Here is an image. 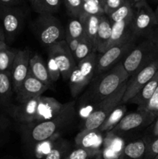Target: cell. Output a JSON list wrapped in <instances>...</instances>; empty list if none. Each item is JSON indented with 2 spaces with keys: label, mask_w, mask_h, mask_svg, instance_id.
<instances>
[{
  "label": "cell",
  "mask_w": 158,
  "mask_h": 159,
  "mask_svg": "<svg viewBox=\"0 0 158 159\" xmlns=\"http://www.w3.org/2000/svg\"><path fill=\"white\" fill-rule=\"evenodd\" d=\"M74 102L64 103L60 112L51 119L21 124L22 139L26 144L34 147L40 141L54 136H60V134L74 123Z\"/></svg>",
  "instance_id": "1"
},
{
  "label": "cell",
  "mask_w": 158,
  "mask_h": 159,
  "mask_svg": "<svg viewBox=\"0 0 158 159\" xmlns=\"http://www.w3.org/2000/svg\"><path fill=\"white\" fill-rule=\"evenodd\" d=\"M95 76L91 88L87 93V99L91 102V110L96 103L115 93L129 78L122 61Z\"/></svg>",
  "instance_id": "2"
},
{
  "label": "cell",
  "mask_w": 158,
  "mask_h": 159,
  "mask_svg": "<svg viewBox=\"0 0 158 159\" xmlns=\"http://www.w3.org/2000/svg\"><path fill=\"white\" fill-rule=\"evenodd\" d=\"M126 82L122 84L115 93L101 100L93 107L91 113L85 117L81 130H97L117 106L122 103L126 89Z\"/></svg>",
  "instance_id": "3"
},
{
  "label": "cell",
  "mask_w": 158,
  "mask_h": 159,
  "mask_svg": "<svg viewBox=\"0 0 158 159\" xmlns=\"http://www.w3.org/2000/svg\"><path fill=\"white\" fill-rule=\"evenodd\" d=\"M158 57L156 45L150 38L136 45L122 61L129 76H132Z\"/></svg>",
  "instance_id": "4"
},
{
  "label": "cell",
  "mask_w": 158,
  "mask_h": 159,
  "mask_svg": "<svg viewBox=\"0 0 158 159\" xmlns=\"http://www.w3.org/2000/svg\"><path fill=\"white\" fill-rule=\"evenodd\" d=\"M34 30L40 43L46 46L65 40L64 27L53 14H39L34 21Z\"/></svg>",
  "instance_id": "5"
},
{
  "label": "cell",
  "mask_w": 158,
  "mask_h": 159,
  "mask_svg": "<svg viewBox=\"0 0 158 159\" xmlns=\"http://www.w3.org/2000/svg\"><path fill=\"white\" fill-rule=\"evenodd\" d=\"M98 52L94 51L79 62L69 77V85L73 97L78 96L94 76Z\"/></svg>",
  "instance_id": "6"
},
{
  "label": "cell",
  "mask_w": 158,
  "mask_h": 159,
  "mask_svg": "<svg viewBox=\"0 0 158 159\" xmlns=\"http://www.w3.org/2000/svg\"><path fill=\"white\" fill-rule=\"evenodd\" d=\"M154 26H156L154 11L147 0H139L135 3V11L132 23V30L135 38L150 37Z\"/></svg>",
  "instance_id": "7"
},
{
  "label": "cell",
  "mask_w": 158,
  "mask_h": 159,
  "mask_svg": "<svg viewBox=\"0 0 158 159\" xmlns=\"http://www.w3.org/2000/svg\"><path fill=\"white\" fill-rule=\"evenodd\" d=\"M0 20L5 41L12 43L24 26V12L18 6H0Z\"/></svg>",
  "instance_id": "8"
},
{
  "label": "cell",
  "mask_w": 158,
  "mask_h": 159,
  "mask_svg": "<svg viewBox=\"0 0 158 159\" xmlns=\"http://www.w3.org/2000/svg\"><path fill=\"white\" fill-rule=\"evenodd\" d=\"M136 46L135 41L114 45L102 53H98L94 75L101 74L122 62Z\"/></svg>",
  "instance_id": "9"
},
{
  "label": "cell",
  "mask_w": 158,
  "mask_h": 159,
  "mask_svg": "<svg viewBox=\"0 0 158 159\" xmlns=\"http://www.w3.org/2000/svg\"><path fill=\"white\" fill-rule=\"evenodd\" d=\"M158 71V57L149 63L147 66L133 75L126 82V89L122 98V103H127L134 97L141 89L154 76Z\"/></svg>",
  "instance_id": "10"
},
{
  "label": "cell",
  "mask_w": 158,
  "mask_h": 159,
  "mask_svg": "<svg viewBox=\"0 0 158 159\" xmlns=\"http://www.w3.org/2000/svg\"><path fill=\"white\" fill-rule=\"evenodd\" d=\"M48 55L53 57L60 71L63 79L68 80L73 70L77 66L72 53L70 51L67 41L60 40L48 47Z\"/></svg>",
  "instance_id": "11"
},
{
  "label": "cell",
  "mask_w": 158,
  "mask_h": 159,
  "mask_svg": "<svg viewBox=\"0 0 158 159\" xmlns=\"http://www.w3.org/2000/svg\"><path fill=\"white\" fill-rule=\"evenodd\" d=\"M155 119L156 116L151 112L138 108L136 111L124 115L122 120L111 132L113 134H122L142 128L150 125Z\"/></svg>",
  "instance_id": "12"
},
{
  "label": "cell",
  "mask_w": 158,
  "mask_h": 159,
  "mask_svg": "<svg viewBox=\"0 0 158 159\" xmlns=\"http://www.w3.org/2000/svg\"><path fill=\"white\" fill-rule=\"evenodd\" d=\"M30 58V52L29 50L17 51L10 71L14 93L18 89L29 73Z\"/></svg>",
  "instance_id": "13"
},
{
  "label": "cell",
  "mask_w": 158,
  "mask_h": 159,
  "mask_svg": "<svg viewBox=\"0 0 158 159\" xmlns=\"http://www.w3.org/2000/svg\"><path fill=\"white\" fill-rule=\"evenodd\" d=\"M49 89L45 84L34 77L30 72L15 92L16 99L19 102H24L33 98L42 96L45 91Z\"/></svg>",
  "instance_id": "14"
},
{
  "label": "cell",
  "mask_w": 158,
  "mask_h": 159,
  "mask_svg": "<svg viewBox=\"0 0 158 159\" xmlns=\"http://www.w3.org/2000/svg\"><path fill=\"white\" fill-rule=\"evenodd\" d=\"M133 19V16L112 24V34L108 48L114 45L136 40L132 30Z\"/></svg>",
  "instance_id": "15"
},
{
  "label": "cell",
  "mask_w": 158,
  "mask_h": 159,
  "mask_svg": "<svg viewBox=\"0 0 158 159\" xmlns=\"http://www.w3.org/2000/svg\"><path fill=\"white\" fill-rule=\"evenodd\" d=\"M102 134L98 130H81L75 138L76 145L87 149L95 155L102 144Z\"/></svg>",
  "instance_id": "16"
},
{
  "label": "cell",
  "mask_w": 158,
  "mask_h": 159,
  "mask_svg": "<svg viewBox=\"0 0 158 159\" xmlns=\"http://www.w3.org/2000/svg\"><path fill=\"white\" fill-rule=\"evenodd\" d=\"M112 24L108 16L105 14L101 15L96 37L98 53H102L108 49L112 34Z\"/></svg>",
  "instance_id": "17"
},
{
  "label": "cell",
  "mask_w": 158,
  "mask_h": 159,
  "mask_svg": "<svg viewBox=\"0 0 158 159\" xmlns=\"http://www.w3.org/2000/svg\"><path fill=\"white\" fill-rule=\"evenodd\" d=\"M29 72L46 86H50L52 81L50 77L47 66L39 54H35L31 57L29 60Z\"/></svg>",
  "instance_id": "18"
},
{
  "label": "cell",
  "mask_w": 158,
  "mask_h": 159,
  "mask_svg": "<svg viewBox=\"0 0 158 159\" xmlns=\"http://www.w3.org/2000/svg\"><path fill=\"white\" fill-rule=\"evenodd\" d=\"M147 147V141L145 138L131 141L124 146L119 159H144Z\"/></svg>",
  "instance_id": "19"
},
{
  "label": "cell",
  "mask_w": 158,
  "mask_h": 159,
  "mask_svg": "<svg viewBox=\"0 0 158 159\" xmlns=\"http://www.w3.org/2000/svg\"><path fill=\"white\" fill-rule=\"evenodd\" d=\"M158 86V71L153 78L143 87L140 91L132 98L128 102L136 104L138 108H143L153 96L155 90Z\"/></svg>",
  "instance_id": "20"
},
{
  "label": "cell",
  "mask_w": 158,
  "mask_h": 159,
  "mask_svg": "<svg viewBox=\"0 0 158 159\" xmlns=\"http://www.w3.org/2000/svg\"><path fill=\"white\" fill-rule=\"evenodd\" d=\"M13 93L10 71H0V107H10Z\"/></svg>",
  "instance_id": "21"
},
{
  "label": "cell",
  "mask_w": 158,
  "mask_h": 159,
  "mask_svg": "<svg viewBox=\"0 0 158 159\" xmlns=\"http://www.w3.org/2000/svg\"><path fill=\"white\" fill-rule=\"evenodd\" d=\"M83 16L85 20V37L92 44L94 51H97L96 37H97L101 16L87 15V14H83Z\"/></svg>",
  "instance_id": "22"
},
{
  "label": "cell",
  "mask_w": 158,
  "mask_h": 159,
  "mask_svg": "<svg viewBox=\"0 0 158 159\" xmlns=\"http://www.w3.org/2000/svg\"><path fill=\"white\" fill-rule=\"evenodd\" d=\"M125 104L126 103H121L119 106H117L112 110V112L110 113L109 116L105 119L103 124L97 130L100 131L101 133L111 131L119 124V121L122 120L124 115L125 114V112H126V106H125Z\"/></svg>",
  "instance_id": "23"
},
{
  "label": "cell",
  "mask_w": 158,
  "mask_h": 159,
  "mask_svg": "<svg viewBox=\"0 0 158 159\" xmlns=\"http://www.w3.org/2000/svg\"><path fill=\"white\" fill-rule=\"evenodd\" d=\"M66 38L82 39L85 37V20L82 14L79 16H71L65 29Z\"/></svg>",
  "instance_id": "24"
},
{
  "label": "cell",
  "mask_w": 158,
  "mask_h": 159,
  "mask_svg": "<svg viewBox=\"0 0 158 159\" xmlns=\"http://www.w3.org/2000/svg\"><path fill=\"white\" fill-rule=\"evenodd\" d=\"M71 150V143L59 137L50 152L43 159H66Z\"/></svg>",
  "instance_id": "25"
},
{
  "label": "cell",
  "mask_w": 158,
  "mask_h": 159,
  "mask_svg": "<svg viewBox=\"0 0 158 159\" xmlns=\"http://www.w3.org/2000/svg\"><path fill=\"white\" fill-rule=\"evenodd\" d=\"M17 51L8 47L6 41L0 43V71H10Z\"/></svg>",
  "instance_id": "26"
},
{
  "label": "cell",
  "mask_w": 158,
  "mask_h": 159,
  "mask_svg": "<svg viewBox=\"0 0 158 159\" xmlns=\"http://www.w3.org/2000/svg\"><path fill=\"white\" fill-rule=\"evenodd\" d=\"M135 4H133L129 0L124 3L122 6L115 10L114 12L108 14V17L112 23L122 21L126 19L131 18L134 15Z\"/></svg>",
  "instance_id": "27"
},
{
  "label": "cell",
  "mask_w": 158,
  "mask_h": 159,
  "mask_svg": "<svg viewBox=\"0 0 158 159\" xmlns=\"http://www.w3.org/2000/svg\"><path fill=\"white\" fill-rule=\"evenodd\" d=\"M61 0H35L32 6L38 14H53L57 12Z\"/></svg>",
  "instance_id": "28"
},
{
  "label": "cell",
  "mask_w": 158,
  "mask_h": 159,
  "mask_svg": "<svg viewBox=\"0 0 158 159\" xmlns=\"http://www.w3.org/2000/svg\"><path fill=\"white\" fill-rule=\"evenodd\" d=\"M94 51H94L92 44L90 43L89 40L85 37H83L81 39V40L77 49L73 53V56H74V58L75 60L77 65L79 62L81 61L82 60H84L87 57H88Z\"/></svg>",
  "instance_id": "29"
},
{
  "label": "cell",
  "mask_w": 158,
  "mask_h": 159,
  "mask_svg": "<svg viewBox=\"0 0 158 159\" xmlns=\"http://www.w3.org/2000/svg\"><path fill=\"white\" fill-rule=\"evenodd\" d=\"M60 136H54L49 138V139L37 143L33 147L34 154H35V156L37 157V158L43 159L50 152L51 149L53 148L54 144H55L56 140Z\"/></svg>",
  "instance_id": "30"
},
{
  "label": "cell",
  "mask_w": 158,
  "mask_h": 159,
  "mask_svg": "<svg viewBox=\"0 0 158 159\" xmlns=\"http://www.w3.org/2000/svg\"><path fill=\"white\" fill-rule=\"evenodd\" d=\"M65 6L71 16H79L83 14L82 0H64Z\"/></svg>",
  "instance_id": "31"
},
{
  "label": "cell",
  "mask_w": 158,
  "mask_h": 159,
  "mask_svg": "<svg viewBox=\"0 0 158 159\" xmlns=\"http://www.w3.org/2000/svg\"><path fill=\"white\" fill-rule=\"evenodd\" d=\"M94 155L87 149L81 147H77L71 150L66 159H91Z\"/></svg>",
  "instance_id": "32"
},
{
  "label": "cell",
  "mask_w": 158,
  "mask_h": 159,
  "mask_svg": "<svg viewBox=\"0 0 158 159\" xmlns=\"http://www.w3.org/2000/svg\"><path fill=\"white\" fill-rule=\"evenodd\" d=\"M46 66H47L50 77L52 82H57L59 79V78L61 76V75H60V70H59V68L57 67V64L55 63V61H54V60L53 59V57L49 55H48Z\"/></svg>",
  "instance_id": "33"
},
{
  "label": "cell",
  "mask_w": 158,
  "mask_h": 159,
  "mask_svg": "<svg viewBox=\"0 0 158 159\" xmlns=\"http://www.w3.org/2000/svg\"><path fill=\"white\" fill-rule=\"evenodd\" d=\"M158 155V137L147 141V152L144 159H153Z\"/></svg>",
  "instance_id": "34"
},
{
  "label": "cell",
  "mask_w": 158,
  "mask_h": 159,
  "mask_svg": "<svg viewBox=\"0 0 158 159\" xmlns=\"http://www.w3.org/2000/svg\"><path fill=\"white\" fill-rule=\"evenodd\" d=\"M140 109H144V110L151 112L156 116V117L158 116V86L148 102L143 108Z\"/></svg>",
  "instance_id": "35"
},
{
  "label": "cell",
  "mask_w": 158,
  "mask_h": 159,
  "mask_svg": "<svg viewBox=\"0 0 158 159\" xmlns=\"http://www.w3.org/2000/svg\"><path fill=\"white\" fill-rule=\"evenodd\" d=\"M128 0H106L104 5V12L105 15H108L111 12H114Z\"/></svg>",
  "instance_id": "36"
},
{
  "label": "cell",
  "mask_w": 158,
  "mask_h": 159,
  "mask_svg": "<svg viewBox=\"0 0 158 159\" xmlns=\"http://www.w3.org/2000/svg\"><path fill=\"white\" fill-rule=\"evenodd\" d=\"M150 125H151V127H150V130H149L148 136L145 138L147 141H149V140H151L153 138H157L158 137V116H156V119L154 120V121Z\"/></svg>",
  "instance_id": "37"
},
{
  "label": "cell",
  "mask_w": 158,
  "mask_h": 159,
  "mask_svg": "<svg viewBox=\"0 0 158 159\" xmlns=\"http://www.w3.org/2000/svg\"><path fill=\"white\" fill-rule=\"evenodd\" d=\"M10 120L9 118L2 114H0V136L7 132L10 127Z\"/></svg>",
  "instance_id": "38"
},
{
  "label": "cell",
  "mask_w": 158,
  "mask_h": 159,
  "mask_svg": "<svg viewBox=\"0 0 158 159\" xmlns=\"http://www.w3.org/2000/svg\"><path fill=\"white\" fill-rule=\"evenodd\" d=\"M65 40L67 41V43L68 45V48H69L71 52L73 53L75 51V50L77 49V48L78 47L79 43H80L81 39H77V38H66Z\"/></svg>",
  "instance_id": "39"
},
{
  "label": "cell",
  "mask_w": 158,
  "mask_h": 159,
  "mask_svg": "<svg viewBox=\"0 0 158 159\" xmlns=\"http://www.w3.org/2000/svg\"><path fill=\"white\" fill-rule=\"evenodd\" d=\"M23 0H0V6H18Z\"/></svg>",
  "instance_id": "40"
},
{
  "label": "cell",
  "mask_w": 158,
  "mask_h": 159,
  "mask_svg": "<svg viewBox=\"0 0 158 159\" xmlns=\"http://www.w3.org/2000/svg\"><path fill=\"white\" fill-rule=\"evenodd\" d=\"M149 38L153 40V43L156 45V48L158 51V26H156V29L153 30V33H152V34L150 35V37Z\"/></svg>",
  "instance_id": "41"
},
{
  "label": "cell",
  "mask_w": 158,
  "mask_h": 159,
  "mask_svg": "<svg viewBox=\"0 0 158 159\" xmlns=\"http://www.w3.org/2000/svg\"><path fill=\"white\" fill-rule=\"evenodd\" d=\"M2 41H5V36L4 33H3L2 27L1 23H0V43Z\"/></svg>",
  "instance_id": "42"
},
{
  "label": "cell",
  "mask_w": 158,
  "mask_h": 159,
  "mask_svg": "<svg viewBox=\"0 0 158 159\" xmlns=\"http://www.w3.org/2000/svg\"><path fill=\"white\" fill-rule=\"evenodd\" d=\"M154 11V15H155V19H156V26H158V4L156 6V8L155 9Z\"/></svg>",
  "instance_id": "43"
},
{
  "label": "cell",
  "mask_w": 158,
  "mask_h": 159,
  "mask_svg": "<svg viewBox=\"0 0 158 159\" xmlns=\"http://www.w3.org/2000/svg\"><path fill=\"white\" fill-rule=\"evenodd\" d=\"M99 1L101 2V3H102V6H103V8H104V5H105V1H106V0H99Z\"/></svg>",
  "instance_id": "44"
},
{
  "label": "cell",
  "mask_w": 158,
  "mask_h": 159,
  "mask_svg": "<svg viewBox=\"0 0 158 159\" xmlns=\"http://www.w3.org/2000/svg\"><path fill=\"white\" fill-rule=\"evenodd\" d=\"M139 0H133V2H134L135 3H136V2H139Z\"/></svg>",
  "instance_id": "45"
},
{
  "label": "cell",
  "mask_w": 158,
  "mask_h": 159,
  "mask_svg": "<svg viewBox=\"0 0 158 159\" xmlns=\"http://www.w3.org/2000/svg\"><path fill=\"white\" fill-rule=\"evenodd\" d=\"M153 159H158V155H156V157H155V158H153Z\"/></svg>",
  "instance_id": "46"
},
{
  "label": "cell",
  "mask_w": 158,
  "mask_h": 159,
  "mask_svg": "<svg viewBox=\"0 0 158 159\" xmlns=\"http://www.w3.org/2000/svg\"><path fill=\"white\" fill-rule=\"evenodd\" d=\"M34 1H35V0H30L31 3H32V2H34Z\"/></svg>",
  "instance_id": "47"
},
{
  "label": "cell",
  "mask_w": 158,
  "mask_h": 159,
  "mask_svg": "<svg viewBox=\"0 0 158 159\" xmlns=\"http://www.w3.org/2000/svg\"><path fill=\"white\" fill-rule=\"evenodd\" d=\"M151 1H154V2H158V0H151Z\"/></svg>",
  "instance_id": "48"
}]
</instances>
